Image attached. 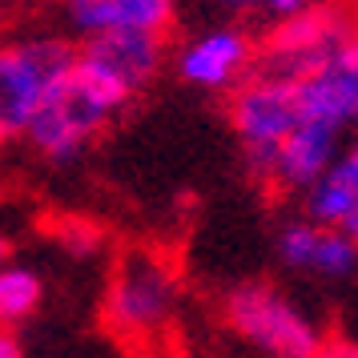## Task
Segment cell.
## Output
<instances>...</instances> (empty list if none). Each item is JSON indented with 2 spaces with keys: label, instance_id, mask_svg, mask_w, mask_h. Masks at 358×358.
<instances>
[{
  "label": "cell",
  "instance_id": "obj_4",
  "mask_svg": "<svg viewBox=\"0 0 358 358\" xmlns=\"http://www.w3.org/2000/svg\"><path fill=\"white\" fill-rule=\"evenodd\" d=\"M77 61V41L65 33H24L0 41V145L24 141V129L57 77Z\"/></svg>",
  "mask_w": 358,
  "mask_h": 358
},
{
  "label": "cell",
  "instance_id": "obj_13",
  "mask_svg": "<svg viewBox=\"0 0 358 358\" xmlns=\"http://www.w3.org/2000/svg\"><path fill=\"white\" fill-rule=\"evenodd\" d=\"M355 210H358V133H350L342 141V149L334 153V162L326 165V173L302 194V213L310 222L342 229Z\"/></svg>",
  "mask_w": 358,
  "mask_h": 358
},
{
  "label": "cell",
  "instance_id": "obj_18",
  "mask_svg": "<svg viewBox=\"0 0 358 358\" xmlns=\"http://www.w3.org/2000/svg\"><path fill=\"white\" fill-rule=\"evenodd\" d=\"M0 358H24V346H20L17 330H4L0 326Z\"/></svg>",
  "mask_w": 358,
  "mask_h": 358
},
{
  "label": "cell",
  "instance_id": "obj_8",
  "mask_svg": "<svg viewBox=\"0 0 358 358\" xmlns=\"http://www.w3.org/2000/svg\"><path fill=\"white\" fill-rule=\"evenodd\" d=\"M274 254L286 270H294V274H302V278H318V282H350L358 274V242L355 238L346 229L310 222L306 213L278 226Z\"/></svg>",
  "mask_w": 358,
  "mask_h": 358
},
{
  "label": "cell",
  "instance_id": "obj_6",
  "mask_svg": "<svg viewBox=\"0 0 358 358\" xmlns=\"http://www.w3.org/2000/svg\"><path fill=\"white\" fill-rule=\"evenodd\" d=\"M355 24L358 17L346 0H310L302 13L266 24L258 36V73L302 81L334 57Z\"/></svg>",
  "mask_w": 358,
  "mask_h": 358
},
{
  "label": "cell",
  "instance_id": "obj_3",
  "mask_svg": "<svg viewBox=\"0 0 358 358\" xmlns=\"http://www.w3.org/2000/svg\"><path fill=\"white\" fill-rule=\"evenodd\" d=\"M222 322L258 358H310L322 326L274 282H238L222 298Z\"/></svg>",
  "mask_w": 358,
  "mask_h": 358
},
{
  "label": "cell",
  "instance_id": "obj_16",
  "mask_svg": "<svg viewBox=\"0 0 358 358\" xmlns=\"http://www.w3.org/2000/svg\"><path fill=\"white\" fill-rule=\"evenodd\" d=\"M52 242L61 245L69 258H93L101 245H105V234L89 217H61L52 226Z\"/></svg>",
  "mask_w": 358,
  "mask_h": 358
},
{
  "label": "cell",
  "instance_id": "obj_10",
  "mask_svg": "<svg viewBox=\"0 0 358 358\" xmlns=\"http://www.w3.org/2000/svg\"><path fill=\"white\" fill-rule=\"evenodd\" d=\"M302 117L326 121L338 133H358V24L318 73L298 81Z\"/></svg>",
  "mask_w": 358,
  "mask_h": 358
},
{
  "label": "cell",
  "instance_id": "obj_9",
  "mask_svg": "<svg viewBox=\"0 0 358 358\" xmlns=\"http://www.w3.org/2000/svg\"><path fill=\"white\" fill-rule=\"evenodd\" d=\"M77 61L85 69H93L97 77L121 89L125 97H137L141 89L162 77L169 49L165 36H145V33H109V36H93L77 45Z\"/></svg>",
  "mask_w": 358,
  "mask_h": 358
},
{
  "label": "cell",
  "instance_id": "obj_19",
  "mask_svg": "<svg viewBox=\"0 0 358 358\" xmlns=\"http://www.w3.org/2000/svg\"><path fill=\"white\" fill-rule=\"evenodd\" d=\"M8 262H13V238L0 229V266H8Z\"/></svg>",
  "mask_w": 358,
  "mask_h": 358
},
{
  "label": "cell",
  "instance_id": "obj_2",
  "mask_svg": "<svg viewBox=\"0 0 358 358\" xmlns=\"http://www.w3.org/2000/svg\"><path fill=\"white\" fill-rule=\"evenodd\" d=\"M178 306L181 278L173 270V262L157 250H125L109 274L101 318L121 342L145 346L173 326Z\"/></svg>",
  "mask_w": 358,
  "mask_h": 358
},
{
  "label": "cell",
  "instance_id": "obj_14",
  "mask_svg": "<svg viewBox=\"0 0 358 358\" xmlns=\"http://www.w3.org/2000/svg\"><path fill=\"white\" fill-rule=\"evenodd\" d=\"M45 302V282L36 270L29 266H0V326L4 330H17L20 322H29Z\"/></svg>",
  "mask_w": 358,
  "mask_h": 358
},
{
  "label": "cell",
  "instance_id": "obj_5",
  "mask_svg": "<svg viewBox=\"0 0 358 358\" xmlns=\"http://www.w3.org/2000/svg\"><path fill=\"white\" fill-rule=\"evenodd\" d=\"M229 129L242 145L245 169L250 178L262 181L270 178L278 149L286 145V137L298 129L302 121V101H298V81L286 77H270V73H250L226 101Z\"/></svg>",
  "mask_w": 358,
  "mask_h": 358
},
{
  "label": "cell",
  "instance_id": "obj_12",
  "mask_svg": "<svg viewBox=\"0 0 358 358\" xmlns=\"http://www.w3.org/2000/svg\"><path fill=\"white\" fill-rule=\"evenodd\" d=\"M342 141H346V133H338L334 125L302 117L298 129L286 137V145L278 149L266 185H270L274 194L302 197L310 185L326 173V165L334 162V153L342 149Z\"/></svg>",
  "mask_w": 358,
  "mask_h": 358
},
{
  "label": "cell",
  "instance_id": "obj_17",
  "mask_svg": "<svg viewBox=\"0 0 358 358\" xmlns=\"http://www.w3.org/2000/svg\"><path fill=\"white\" fill-rule=\"evenodd\" d=\"M310 358H358V338H350V334H322L318 350Z\"/></svg>",
  "mask_w": 358,
  "mask_h": 358
},
{
  "label": "cell",
  "instance_id": "obj_1",
  "mask_svg": "<svg viewBox=\"0 0 358 358\" xmlns=\"http://www.w3.org/2000/svg\"><path fill=\"white\" fill-rule=\"evenodd\" d=\"M125 105H129V97L121 89H113L105 77L85 69L81 61H73V69L57 77V85L41 101L36 117L29 121L24 145L52 165H73L113 125Z\"/></svg>",
  "mask_w": 358,
  "mask_h": 358
},
{
  "label": "cell",
  "instance_id": "obj_7",
  "mask_svg": "<svg viewBox=\"0 0 358 358\" xmlns=\"http://www.w3.org/2000/svg\"><path fill=\"white\" fill-rule=\"evenodd\" d=\"M258 69V36L238 20H222L185 36L173 49V73L197 93H234Z\"/></svg>",
  "mask_w": 358,
  "mask_h": 358
},
{
  "label": "cell",
  "instance_id": "obj_15",
  "mask_svg": "<svg viewBox=\"0 0 358 358\" xmlns=\"http://www.w3.org/2000/svg\"><path fill=\"white\" fill-rule=\"evenodd\" d=\"M217 13H226L229 20H266V24H274V20H286L294 13H302L310 0H210Z\"/></svg>",
  "mask_w": 358,
  "mask_h": 358
},
{
  "label": "cell",
  "instance_id": "obj_11",
  "mask_svg": "<svg viewBox=\"0 0 358 358\" xmlns=\"http://www.w3.org/2000/svg\"><path fill=\"white\" fill-rule=\"evenodd\" d=\"M61 20L77 41L109 33L169 36L178 20V0H61Z\"/></svg>",
  "mask_w": 358,
  "mask_h": 358
},
{
  "label": "cell",
  "instance_id": "obj_20",
  "mask_svg": "<svg viewBox=\"0 0 358 358\" xmlns=\"http://www.w3.org/2000/svg\"><path fill=\"white\" fill-rule=\"evenodd\" d=\"M342 229H346V234H350V238H355V242H358V210L350 213V222H346V226H342Z\"/></svg>",
  "mask_w": 358,
  "mask_h": 358
}]
</instances>
